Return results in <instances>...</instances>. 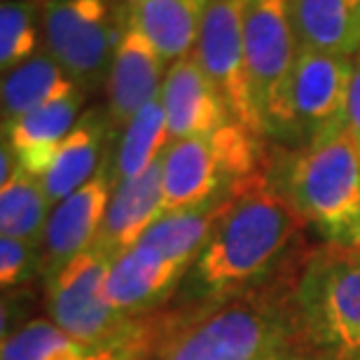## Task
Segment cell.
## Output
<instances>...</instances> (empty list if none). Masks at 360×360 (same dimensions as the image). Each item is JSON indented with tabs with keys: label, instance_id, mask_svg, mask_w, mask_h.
Segmentation results:
<instances>
[{
	"label": "cell",
	"instance_id": "obj_1",
	"mask_svg": "<svg viewBox=\"0 0 360 360\" xmlns=\"http://www.w3.org/2000/svg\"><path fill=\"white\" fill-rule=\"evenodd\" d=\"M304 229L262 167L225 199L206 246L174 295L176 307L201 311L267 283L307 253Z\"/></svg>",
	"mask_w": 360,
	"mask_h": 360
},
{
	"label": "cell",
	"instance_id": "obj_2",
	"mask_svg": "<svg viewBox=\"0 0 360 360\" xmlns=\"http://www.w3.org/2000/svg\"><path fill=\"white\" fill-rule=\"evenodd\" d=\"M281 351L302 360H360V246H309Z\"/></svg>",
	"mask_w": 360,
	"mask_h": 360
},
{
	"label": "cell",
	"instance_id": "obj_3",
	"mask_svg": "<svg viewBox=\"0 0 360 360\" xmlns=\"http://www.w3.org/2000/svg\"><path fill=\"white\" fill-rule=\"evenodd\" d=\"M302 257L267 283L197 311L169 337L155 360H262L278 354Z\"/></svg>",
	"mask_w": 360,
	"mask_h": 360
},
{
	"label": "cell",
	"instance_id": "obj_4",
	"mask_svg": "<svg viewBox=\"0 0 360 360\" xmlns=\"http://www.w3.org/2000/svg\"><path fill=\"white\" fill-rule=\"evenodd\" d=\"M264 169L323 243L360 246V155L349 131L321 146L267 153Z\"/></svg>",
	"mask_w": 360,
	"mask_h": 360
},
{
	"label": "cell",
	"instance_id": "obj_5",
	"mask_svg": "<svg viewBox=\"0 0 360 360\" xmlns=\"http://www.w3.org/2000/svg\"><path fill=\"white\" fill-rule=\"evenodd\" d=\"M267 153L262 136L236 120L215 131L171 141L162 155V213L187 211L229 197L264 167Z\"/></svg>",
	"mask_w": 360,
	"mask_h": 360
},
{
	"label": "cell",
	"instance_id": "obj_6",
	"mask_svg": "<svg viewBox=\"0 0 360 360\" xmlns=\"http://www.w3.org/2000/svg\"><path fill=\"white\" fill-rule=\"evenodd\" d=\"M243 47L262 136L295 146L292 73L300 47L290 0H243Z\"/></svg>",
	"mask_w": 360,
	"mask_h": 360
},
{
	"label": "cell",
	"instance_id": "obj_7",
	"mask_svg": "<svg viewBox=\"0 0 360 360\" xmlns=\"http://www.w3.org/2000/svg\"><path fill=\"white\" fill-rule=\"evenodd\" d=\"M112 257L89 248L45 283L47 314L70 340L87 349H112L139 342L148 316H127L108 300Z\"/></svg>",
	"mask_w": 360,
	"mask_h": 360
},
{
	"label": "cell",
	"instance_id": "obj_8",
	"mask_svg": "<svg viewBox=\"0 0 360 360\" xmlns=\"http://www.w3.org/2000/svg\"><path fill=\"white\" fill-rule=\"evenodd\" d=\"M129 0H47L42 10L45 49L59 61L80 91L101 89L110 75L122 35L127 31Z\"/></svg>",
	"mask_w": 360,
	"mask_h": 360
},
{
	"label": "cell",
	"instance_id": "obj_9",
	"mask_svg": "<svg viewBox=\"0 0 360 360\" xmlns=\"http://www.w3.org/2000/svg\"><path fill=\"white\" fill-rule=\"evenodd\" d=\"M356 56L297 49L292 73L295 148L321 146L349 131V94Z\"/></svg>",
	"mask_w": 360,
	"mask_h": 360
},
{
	"label": "cell",
	"instance_id": "obj_10",
	"mask_svg": "<svg viewBox=\"0 0 360 360\" xmlns=\"http://www.w3.org/2000/svg\"><path fill=\"white\" fill-rule=\"evenodd\" d=\"M201 70L239 124L262 136L243 47V0H211L194 47ZM264 139V136H262Z\"/></svg>",
	"mask_w": 360,
	"mask_h": 360
},
{
	"label": "cell",
	"instance_id": "obj_11",
	"mask_svg": "<svg viewBox=\"0 0 360 360\" xmlns=\"http://www.w3.org/2000/svg\"><path fill=\"white\" fill-rule=\"evenodd\" d=\"M115 185L117 183L112 176L110 155L103 169L87 185H82L80 190H75L70 197L52 208L45 227V241H42L40 276L45 278V283L56 276L70 260L87 253L96 243Z\"/></svg>",
	"mask_w": 360,
	"mask_h": 360
},
{
	"label": "cell",
	"instance_id": "obj_12",
	"mask_svg": "<svg viewBox=\"0 0 360 360\" xmlns=\"http://www.w3.org/2000/svg\"><path fill=\"white\" fill-rule=\"evenodd\" d=\"M164 68H167V61L148 40V35L143 33V28L134 17L131 5L127 31L122 35L105 82V112L110 120L112 134L122 131L143 105L160 96L164 77H167Z\"/></svg>",
	"mask_w": 360,
	"mask_h": 360
},
{
	"label": "cell",
	"instance_id": "obj_13",
	"mask_svg": "<svg viewBox=\"0 0 360 360\" xmlns=\"http://www.w3.org/2000/svg\"><path fill=\"white\" fill-rule=\"evenodd\" d=\"M190 271L185 264L169 260L160 250L136 243L112 260L108 274V300L127 316H143L164 307Z\"/></svg>",
	"mask_w": 360,
	"mask_h": 360
},
{
	"label": "cell",
	"instance_id": "obj_14",
	"mask_svg": "<svg viewBox=\"0 0 360 360\" xmlns=\"http://www.w3.org/2000/svg\"><path fill=\"white\" fill-rule=\"evenodd\" d=\"M162 103L169 141L192 139L232 122L227 103L201 70L194 52L169 66L162 84Z\"/></svg>",
	"mask_w": 360,
	"mask_h": 360
},
{
	"label": "cell",
	"instance_id": "obj_15",
	"mask_svg": "<svg viewBox=\"0 0 360 360\" xmlns=\"http://www.w3.org/2000/svg\"><path fill=\"white\" fill-rule=\"evenodd\" d=\"M164 185H162V157L141 176L122 180L115 185L108 204L103 225L91 248L110 255L112 260L139 243L148 227L162 215Z\"/></svg>",
	"mask_w": 360,
	"mask_h": 360
},
{
	"label": "cell",
	"instance_id": "obj_16",
	"mask_svg": "<svg viewBox=\"0 0 360 360\" xmlns=\"http://www.w3.org/2000/svg\"><path fill=\"white\" fill-rule=\"evenodd\" d=\"M112 136L108 112L101 108H91L84 112L77 124L73 127L63 143L56 150L52 164L42 176V190L47 194L49 206L61 204L75 190L87 185L89 180L103 169V164L110 157L108 141Z\"/></svg>",
	"mask_w": 360,
	"mask_h": 360
},
{
	"label": "cell",
	"instance_id": "obj_17",
	"mask_svg": "<svg viewBox=\"0 0 360 360\" xmlns=\"http://www.w3.org/2000/svg\"><path fill=\"white\" fill-rule=\"evenodd\" d=\"M87 98L84 91H75L66 98L38 108L24 117L3 124V141L10 143L19 167L42 178L52 164L63 139L77 124V115Z\"/></svg>",
	"mask_w": 360,
	"mask_h": 360
},
{
	"label": "cell",
	"instance_id": "obj_18",
	"mask_svg": "<svg viewBox=\"0 0 360 360\" xmlns=\"http://www.w3.org/2000/svg\"><path fill=\"white\" fill-rule=\"evenodd\" d=\"M297 47L356 56L360 52V0H290Z\"/></svg>",
	"mask_w": 360,
	"mask_h": 360
},
{
	"label": "cell",
	"instance_id": "obj_19",
	"mask_svg": "<svg viewBox=\"0 0 360 360\" xmlns=\"http://www.w3.org/2000/svg\"><path fill=\"white\" fill-rule=\"evenodd\" d=\"M211 0H146L131 3L134 17L167 63H176L197 47L201 21Z\"/></svg>",
	"mask_w": 360,
	"mask_h": 360
},
{
	"label": "cell",
	"instance_id": "obj_20",
	"mask_svg": "<svg viewBox=\"0 0 360 360\" xmlns=\"http://www.w3.org/2000/svg\"><path fill=\"white\" fill-rule=\"evenodd\" d=\"M80 91L47 49H40L3 77V124L14 122L52 101Z\"/></svg>",
	"mask_w": 360,
	"mask_h": 360
},
{
	"label": "cell",
	"instance_id": "obj_21",
	"mask_svg": "<svg viewBox=\"0 0 360 360\" xmlns=\"http://www.w3.org/2000/svg\"><path fill=\"white\" fill-rule=\"evenodd\" d=\"M169 124L164 112L162 94L143 105L131 122L122 129L120 143L112 153L115 183L141 176L164 155L169 146Z\"/></svg>",
	"mask_w": 360,
	"mask_h": 360
},
{
	"label": "cell",
	"instance_id": "obj_22",
	"mask_svg": "<svg viewBox=\"0 0 360 360\" xmlns=\"http://www.w3.org/2000/svg\"><path fill=\"white\" fill-rule=\"evenodd\" d=\"M52 213L47 194L42 190V180L17 169L7 183L0 185V229L3 236L35 243L42 248L45 227Z\"/></svg>",
	"mask_w": 360,
	"mask_h": 360
},
{
	"label": "cell",
	"instance_id": "obj_23",
	"mask_svg": "<svg viewBox=\"0 0 360 360\" xmlns=\"http://www.w3.org/2000/svg\"><path fill=\"white\" fill-rule=\"evenodd\" d=\"M38 49V0H7L0 7V68H19Z\"/></svg>",
	"mask_w": 360,
	"mask_h": 360
},
{
	"label": "cell",
	"instance_id": "obj_24",
	"mask_svg": "<svg viewBox=\"0 0 360 360\" xmlns=\"http://www.w3.org/2000/svg\"><path fill=\"white\" fill-rule=\"evenodd\" d=\"M75 347L52 319H33L3 337V360H59Z\"/></svg>",
	"mask_w": 360,
	"mask_h": 360
},
{
	"label": "cell",
	"instance_id": "obj_25",
	"mask_svg": "<svg viewBox=\"0 0 360 360\" xmlns=\"http://www.w3.org/2000/svg\"><path fill=\"white\" fill-rule=\"evenodd\" d=\"M42 271V248L35 243L3 236L0 239V285L3 290H14L28 283L35 274Z\"/></svg>",
	"mask_w": 360,
	"mask_h": 360
},
{
	"label": "cell",
	"instance_id": "obj_26",
	"mask_svg": "<svg viewBox=\"0 0 360 360\" xmlns=\"http://www.w3.org/2000/svg\"><path fill=\"white\" fill-rule=\"evenodd\" d=\"M349 136L360 155V52L354 59V77H351L349 94Z\"/></svg>",
	"mask_w": 360,
	"mask_h": 360
},
{
	"label": "cell",
	"instance_id": "obj_27",
	"mask_svg": "<svg viewBox=\"0 0 360 360\" xmlns=\"http://www.w3.org/2000/svg\"><path fill=\"white\" fill-rule=\"evenodd\" d=\"M281 358V351H278V354H274V356H269V358H262V360H278Z\"/></svg>",
	"mask_w": 360,
	"mask_h": 360
},
{
	"label": "cell",
	"instance_id": "obj_28",
	"mask_svg": "<svg viewBox=\"0 0 360 360\" xmlns=\"http://www.w3.org/2000/svg\"><path fill=\"white\" fill-rule=\"evenodd\" d=\"M129 3H134V5H136V3H146V0H129Z\"/></svg>",
	"mask_w": 360,
	"mask_h": 360
},
{
	"label": "cell",
	"instance_id": "obj_29",
	"mask_svg": "<svg viewBox=\"0 0 360 360\" xmlns=\"http://www.w3.org/2000/svg\"><path fill=\"white\" fill-rule=\"evenodd\" d=\"M3 3H7V0H3Z\"/></svg>",
	"mask_w": 360,
	"mask_h": 360
}]
</instances>
